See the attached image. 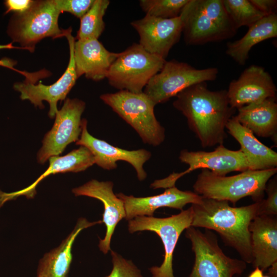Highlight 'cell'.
Listing matches in <instances>:
<instances>
[{
    "instance_id": "7c38bea8",
    "label": "cell",
    "mask_w": 277,
    "mask_h": 277,
    "mask_svg": "<svg viewBox=\"0 0 277 277\" xmlns=\"http://www.w3.org/2000/svg\"><path fill=\"white\" fill-rule=\"evenodd\" d=\"M85 107V103L78 98L65 100L55 114L52 128L42 141L37 155L38 163L44 164L50 157L58 156L68 145L78 140L82 132L81 116Z\"/></svg>"
},
{
    "instance_id": "5bb4252c",
    "label": "cell",
    "mask_w": 277,
    "mask_h": 277,
    "mask_svg": "<svg viewBox=\"0 0 277 277\" xmlns=\"http://www.w3.org/2000/svg\"><path fill=\"white\" fill-rule=\"evenodd\" d=\"M130 24L139 35L138 44L149 53L164 59L179 41L183 31L180 15L172 18H161L146 14Z\"/></svg>"
},
{
    "instance_id": "ac0fdd59",
    "label": "cell",
    "mask_w": 277,
    "mask_h": 277,
    "mask_svg": "<svg viewBox=\"0 0 277 277\" xmlns=\"http://www.w3.org/2000/svg\"><path fill=\"white\" fill-rule=\"evenodd\" d=\"M124 204L127 221L136 216H152L154 212L161 207L183 210L188 204H197L202 197L191 191H182L175 186L166 189L158 195L147 197H135L127 195L123 193L116 194Z\"/></svg>"
},
{
    "instance_id": "9c48e42d",
    "label": "cell",
    "mask_w": 277,
    "mask_h": 277,
    "mask_svg": "<svg viewBox=\"0 0 277 277\" xmlns=\"http://www.w3.org/2000/svg\"><path fill=\"white\" fill-rule=\"evenodd\" d=\"M218 73L214 67L198 69L174 60L166 61L161 70L150 80L143 92L156 105L168 101L192 85L214 81Z\"/></svg>"
},
{
    "instance_id": "8fae6325",
    "label": "cell",
    "mask_w": 277,
    "mask_h": 277,
    "mask_svg": "<svg viewBox=\"0 0 277 277\" xmlns=\"http://www.w3.org/2000/svg\"><path fill=\"white\" fill-rule=\"evenodd\" d=\"M179 159L189 166L186 170L180 173L173 172L164 179L155 180L151 184L150 187L167 189L173 187L181 177L198 169H207L221 176L233 171L250 170L248 162L241 149L230 150L223 144L218 145L210 152L183 150L180 152Z\"/></svg>"
},
{
    "instance_id": "277c9868",
    "label": "cell",
    "mask_w": 277,
    "mask_h": 277,
    "mask_svg": "<svg viewBox=\"0 0 277 277\" xmlns=\"http://www.w3.org/2000/svg\"><path fill=\"white\" fill-rule=\"evenodd\" d=\"M276 172L277 168H273L221 176L203 169L193 185V192L203 197L226 201L234 205L247 196L259 202L264 199L266 185Z\"/></svg>"
},
{
    "instance_id": "f1b7e54d",
    "label": "cell",
    "mask_w": 277,
    "mask_h": 277,
    "mask_svg": "<svg viewBox=\"0 0 277 277\" xmlns=\"http://www.w3.org/2000/svg\"><path fill=\"white\" fill-rule=\"evenodd\" d=\"M112 269L105 277H143L140 269L132 262L120 254L110 250Z\"/></svg>"
},
{
    "instance_id": "44dd1931",
    "label": "cell",
    "mask_w": 277,
    "mask_h": 277,
    "mask_svg": "<svg viewBox=\"0 0 277 277\" xmlns=\"http://www.w3.org/2000/svg\"><path fill=\"white\" fill-rule=\"evenodd\" d=\"M254 268L263 271L277 262L276 216H256L249 225Z\"/></svg>"
},
{
    "instance_id": "2e32d148",
    "label": "cell",
    "mask_w": 277,
    "mask_h": 277,
    "mask_svg": "<svg viewBox=\"0 0 277 277\" xmlns=\"http://www.w3.org/2000/svg\"><path fill=\"white\" fill-rule=\"evenodd\" d=\"M276 88L264 68L251 65L237 80H232L227 91L230 106L235 109L269 98H275Z\"/></svg>"
},
{
    "instance_id": "d4e9b609",
    "label": "cell",
    "mask_w": 277,
    "mask_h": 277,
    "mask_svg": "<svg viewBox=\"0 0 277 277\" xmlns=\"http://www.w3.org/2000/svg\"><path fill=\"white\" fill-rule=\"evenodd\" d=\"M248 28L241 38L227 45L226 54L241 65H245L254 45L277 36V15L273 13L265 16Z\"/></svg>"
},
{
    "instance_id": "cb8c5ba5",
    "label": "cell",
    "mask_w": 277,
    "mask_h": 277,
    "mask_svg": "<svg viewBox=\"0 0 277 277\" xmlns=\"http://www.w3.org/2000/svg\"><path fill=\"white\" fill-rule=\"evenodd\" d=\"M269 98L238 109L239 122L253 134L263 137L275 136L277 131V104Z\"/></svg>"
},
{
    "instance_id": "e0dca14e",
    "label": "cell",
    "mask_w": 277,
    "mask_h": 277,
    "mask_svg": "<svg viewBox=\"0 0 277 277\" xmlns=\"http://www.w3.org/2000/svg\"><path fill=\"white\" fill-rule=\"evenodd\" d=\"M113 183L111 181L100 182L91 180L84 185L72 190L75 196H87L101 201L104 207L102 223L106 227L103 239H100L98 247L104 254L110 250V243L115 227L119 222L126 217L123 201L113 191Z\"/></svg>"
},
{
    "instance_id": "52a82bcc",
    "label": "cell",
    "mask_w": 277,
    "mask_h": 277,
    "mask_svg": "<svg viewBox=\"0 0 277 277\" xmlns=\"http://www.w3.org/2000/svg\"><path fill=\"white\" fill-rule=\"evenodd\" d=\"M185 236L191 243L194 263L188 277H234L247 268L242 259L227 256L219 245L217 236L210 230L202 232L190 226Z\"/></svg>"
},
{
    "instance_id": "d590c367",
    "label": "cell",
    "mask_w": 277,
    "mask_h": 277,
    "mask_svg": "<svg viewBox=\"0 0 277 277\" xmlns=\"http://www.w3.org/2000/svg\"><path fill=\"white\" fill-rule=\"evenodd\" d=\"M263 271L259 267L254 269L249 274L248 277H263Z\"/></svg>"
},
{
    "instance_id": "9a60e30c",
    "label": "cell",
    "mask_w": 277,
    "mask_h": 277,
    "mask_svg": "<svg viewBox=\"0 0 277 277\" xmlns=\"http://www.w3.org/2000/svg\"><path fill=\"white\" fill-rule=\"evenodd\" d=\"M87 120L83 118L80 138L76 144L86 147L91 151L95 164L104 169L112 170L117 167V161H124L135 169L138 180L143 181L146 178L144 165L151 156L150 151L144 149L127 150L111 145L92 136L87 130Z\"/></svg>"
},
{
    "instance_id": "d6986e66",
    "label": "cell",
    "mask_w": 277,
    "mask_h": 277,
    "mask_svg": "<svg viewBox=\"0 0 277 277\" xmlns=\"http://www.w3.org/2000/svg\"><path fill=\"white\" fill-rule=\"evenodd\" d=\"M118 54L107 50L97 39L77 40L74 59L77 78L83 75L94 81L107 78Z\"/></svg>"
},
{
    "instance_id": "ffe728a7",
    "label": "cell",
    "mask_w": 277,
    "mask_h": 277,
    "mask_svg": "<svg viewBox=\"0 0 277 277\" xmlns=\"http://www.w3.org/2000/svg\"><path fill=\"white\" fill-rule=\"evenodd\" d=\"M48 169L31 185L22 190L6 193L0 190V208L6 202L15 200L20 196L28 199L33 198L36 194L37 185L50 174L68 172H78L85 171L95 164V159L91 151L86 147L80 146L62 156H55L49 159Z\"/></svg>"
},
{
    "instance_id": "603a6c76",
    "label": "cell",
    "mask_w": 277,
    "mask_h": 277,
    "mask_svg": "<svg viewBox=\"0 0 277 277\" xmlns=\"http://www.w3.org/2000/svg\"><path fill=\"white\" fill-rule=\"evenodd\" d=\"M226 128L239 142L251 170L276 168L277 153L259 141L248 129L242 125L235 116L228 121Z\"/></svg>"
},
{
    "instance_id": "4fadbf2b",
    "label": "cell",
    "mask_w": 277,
    "mask_h": 277,
    "mask_svg": "<svg viewBox=\"0 0 277 277\" xmlns=\"http://www.w3.org/2000/svg\"><path fill=\"white\" fill-rule=\"evenodd\" d=\"M71 32V27L63 30V36H65L68 42L69 61L66 70L56 82L45 85L41 82L37 85L24 82L15 83L13 86L14 89L21 93L20 97L22 100H29L35 107L43 109L44 106L42 102H48L50 106L48 115L51 118L55 117L58 110V101L65 100L78 78L74 59L75 39Z\"/></svg>"
},
{
    "instance_id": "d6a6232c",
    "label": "cell",
    "mask_w": 277,
    "mask_h": 277,
    "mask_svg": "<svg viewBox=\"0 0 277 277\" xmlns=\"http://www.w3.org/2000/svg\"><path fill=\"white\" fill-rule=\"evenodd\" d=\"M32 0H7L5 5L7 8L5 14L14 12L15 14H22L27 11L32 5Z\"/></svg>"
},
{
    "instance_id": "f546056e",
    "label": "cell",
    "mask_w": 277,
    "mask_h": 277,
    "mask_svg": "<svg viewBox=\"0 0 277 277\" xmlns=\"http://www.w3.org/2000/svg\"><path fill=\"white\" fill-rule=\"evenodd\" d=\"M3 49H24L22 47H16L12 45V43H9L7 45H0V50ZM16 64V62L12 59L8 58H4L0 60V66L11 69L13 70L18 72L26 77L25 82L35 84L37 81L39 79L45 78L51 75V73L49 71L42 69L39 71L35 72H28L24 71H21L14 68V66Z\"/></svg>"
},
{
    "instance_id": "1f68e13d",
    "label": "cell",
    "mask_w": 277,
    "mask_h": 277,
    "mask_svg": "<svg viewBox=\"0 0 277 277\" xmlns=\"http://www.w3.org/2000/svg\"><path fill=\"white\" fill-rule=\"evenodd\" d=\"M265 191L267 198L260 202L259 215L276 216L277 214V183L276 179H273L267 183Z\"/></svg>"
},
{
    "instance_id": "4316f807",
    "label": "cell",
    "mask_w": 277,
    "mask_h": 277,
    "mask_svg": "<svg viewBox=\"0 0 277 277\" xmlns=\"http://www.w3.org/2000/svg\"><path fill=\"white\" fill-rule=\"evenodd\" d=\"M225 10L236 29L249 27L265 16L250 0H223Z\"/></svg>"
},
{
    "instance_id": "30bf717a",
    "label": "cell",
    "mask_w": 277,
    "mask_h": 277,
    "mask_svg": "<svg viewBox=\"0 0 277 277\" xmlns=\"http://www.w3.org/2000/svg\"><path fill=\"white\" fill-rule=\"evenodd\" d=\"M193 211L190 206L179 214L169 217L136 216L128 221V230L150 231L161 238L164 248V260L160 266H152L149 271L152 277H175L173 270V256L176 244L183 231L191 225Z\"/></svg>"
},
{
    "instance_id": "83f0119b",
    "label": "cell",
    "mask_w": 277,
    "mask_h": 277,
    "mask_svg": "<svg viewBox=\"0 0 277 277\" xmlns=\"http://www.w3.org/2000/svg\"><path fill=\"white\" fill-rule=\"evenodd\" d=\"M189 0H141L140 6L146 13L153 17L172 18L180 15Z\"/></svg>"
},
{
    "instance_id": "e575fe53",
    "label": "cell",
    "mask_w": 277,
    "mask_h": 277,
    "mask_svg": "<svg viewBox=\"0 0 277 277\" xmlns=\"http://www.w3.org/2000/svg\"><path fill=\"white\" fill-rule=\"evenodd\" d=\"M268 269L267 275L270 277H277V262L273 263Z\"/></svg>"
},
{
    "instance_id": "7402d4cb",
    "label": "cell",
    "mask_w": 277,
    "mask_h": 277,
    "mask_svg": "<svg viewBox=\"0 0 277 277\" xmlns=\"http://www.w3.org/2000/svg\"><path fill=\"white\" fill-rule=\"evenodd\" d=\"M102 223L80 217L68 236L56 248L45 253L39 260L36 277H68L72 261V248L78 234L84 229Z\"/></svg>"
},
{
    "instance_id": "ba28073f",
    "label": "cell",
    "mask_w": 277,
    "mask_h": 277,
    "mask_svg": "<svg viewBox=\"0 0 277 277\" xmlns=\"http://www.w3.org/2000/svg\"><path fill=\"white\" fill-rule=\"evenodd\" d=\"M166 61L149 53L139 44L134 43L119 53L110 67L107 78L109 85L116 89L141 93Z\"/></svg>"
},
{
    "instance_id": "7a4b0ae2",
    "label": "cell",
    "mask_w": 277,
    "mask_h": 277,
    "mask_svg": "<svg viewBox=\"0 0 277 277\" xmlns=\"http://www.w3.org/2000/svg\"><path fill=\"white\" fill-rule=\"evenodd\" d=\"M260 202L232 207L226 201L203 197L191 207L193 218L191 226L216 232L227 246L236 251L247 264L253 261L249 225L258 215Z\"/></svg>"
},
{
    "instance_id": "484cf974",
    "label": "cell",
    "mask_w": 277,
    "mask_h": 277,
    "mask_svg": "<svg viewBox=\"0 0 277 277\" xmlns=\"http://www.w3.org/2000/svg\"><path fill=\"white\" fill-rule=\"evenodd\" d=\"M110 4L108 0H94L89 10L80 19L76 39H97L104 31L103 17Z\"/></svg>"
},
{
    "instance_id": "4dcf8cb0",
    "label": "cell",
    "mask_w": 277,
    "mask_h": 277,
    "mask_svg": "<svg viewBox=\"0 0 277 277\" xmlns=\"http://www.w3.org/2000/svg\"><path fill=\"white\" fill-rule=\"evenodd\" d=\"M54 1L61 13L67 12L81 19L91 8L94 0H54Z\"/></svg>"
},
{
    "instance_id": "8992f818",
    "label": "cell",
    "mask_w": 277,
    "mask_h": 277,
    "mask_svg": "<svg viewBox=\"0 0 277 277\" xmlns=\"http://www.w3.org/2000/svg\"><path fill=\"white\" fill-rule=\"evenodd\" d=\"M61 12L54 0L34 1L25 12L12 16L8 28V33L14 42L32 52L35 45L42 39H52L63 36V30L58 24Z\"/></svg>"
},
{
    "instance_id": "3957f363",
    "label": "cell",
    "mask_w": 277,
    "mask_h": 277,
    "mask_svg": "<svg viewBox=\"0 0 277 277\" xmlns=\"http://www.w3.org/2000/svg\"><path fill=\"white\" fill-rule=\"evenodd\" d=\"M180 16L186 44L198 45L232 37L237 29L223 0H189Z\"/></svg>"
},
{
    "instance_id": "836d02e7",
    "label": "cell",
    "mask_w": 277,
    "mask_h": 277,
    "mask_svg": "<svg viewBox=\"0 0 277 277\" xmlns=\"http://www.w3.org/2000/svg\"><path fill=\"white\" fill-rule=\"evenodd\" d=\"M253 5L265 16L275 13L276 0H250Z\"/></svg>"
},
{
    "instance_id": "5b68a950",
    "label": "cell",
    "mask_w": 277,
    "mask_h": 277,
    "mask_svg": "<svg viewBox=\"0 0 277 277\" xmlns=\"http://www.w3.org/2000/svg\"><path fill=\"white\" fill-rule=\"evenodd\" d=\"M100 98L137 132L144 143L157 146L164 142L165 129L155 116V105L143 92L123 90L103 94Z\"/></svg>"
},
{
    "instance_id": "8d00e7d4",
    "label": "cell",
    "mask_w": 277,
    "mask_h": 277,
    "mask_svg": "<svg viewBox=\"0 0 277 277\" xmlns=\"http://www.w3.org/2000/svg\"><path fill=\"white\" fill-rule=\"evenodd\" d=\"M263 277H270V276H268V275H265V276L264 275Z\"/></svg>"
},
{
    "instance_id": "6da1fadb",
    "label": "cell",
    "mask_w": 277,
    "mask_h": 277,
    "mask_svg": "<svg viewBox=\"0 0 277 277\" xmlns=\"http://www.w3.org/2000/svg\"><path fill=\"white\" fill-rule=\"evenodd\" d=\"M176 96L174 107L186 117L202 147L223 144L226 125L235 110L229 103L227 91H211L205 83H201L187 88Z\"/></svg>"
}]
</instances>
